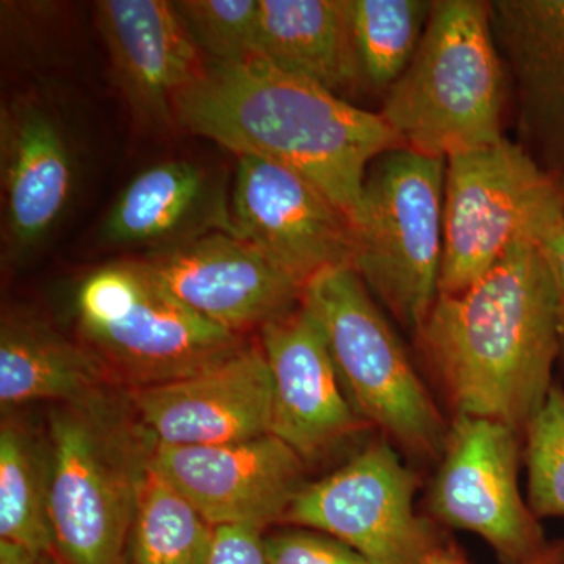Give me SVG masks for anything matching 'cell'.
<instances>
[{
    "label": "cell",
    "mask_w": 564,
    "mask_h": 564,
    "mask_svg": "<svg viewBox=\"0 0 564 564\" xmlns=\"http://www.w3.org/2000/svg\"><path fill=\"white\" fill-rule=\"evenodd\" d=\"M302 306L317 323L352 410L400 447L443 456L448 429L372 293L351 267L307 282Z\"/></svg>",
    "instance_id": "52a82bcc"
},
{
    "label": "cell",
    "mask_w": 564,
    "mask_h": 564,
    "mask_svg": "<svg viewBox=\"0 0 564 564\" xmlns=\"http://www.w3.org/2000/svg\"><path fill=\"white\" fill-rule=\"evenodd\" d=\"M551 270L556 299L558 362L564 367V209L545 223L534 237Z\"/></svg>",
    "instance_id": "f1b7e54d"
},
{
    "label": "cell",
    "mask_w": 564,
    "mask_h": 564,
    "mask_svg": "<svg viewBox=\"0 0 564 564\" xmlns=\"http://www.w3.org/2000/svg\"><path fill=\"white\" fill-rule=\"evenodd\" d=\"M254 57L350 102L364 93L348 0H259Z\"/></svg>",
    "instance_id": "ffe728a7"
},
{
    "label": "cell",
    "mask_w": 564,
    "mask_h": 564,
    "mask_svg": "<svg viewBox=\"0 0 564 564\" xmlns=\"http://www.w3.org/2000/svg\"><path fill=\"white\" fill-rule=\"evenodd\" d=\"M417 478L386 441L303 486L284 521L336 538L372 564H430L445 551L414 511Z\"/></svg>",
    "instance_id": "9c48e42d"
},
{
    "label": "cell",
    "mask_w": 564,
    "mask_h": 564,
    "mask_svg": "<svg viewBox=\"0 0 564 564\" xmlns=\"http://www.w3.org/2000/svg\"><path fill=\"white\" fill-rule=\"evenodd\" d=\"M110 383L96 356L50 323L24 311H7L0 326V404L74 403Z\"/></svg>",
    "instance_id": "44dd1931"
},
{
    "label": "cell",
    "mask_w": 564,
    "mask_h": 564,
    "mask_svg": "<svg viewBox=\"0 0 564 564\" xmlns=\"http://www.w3.org/2000/svg\"><path fill=\"white\" fill-rule=\"evenodd\" d=\"M261 345L273 381L270 434L307 463L361 430L366 422L352 410L325 337L303 306L263 326Z\"/></svg>",
    "instance_id": "2e32d148"
},
{
    "label": "cell",
    "mask_w": 564,
    "mask_h": 564,
    "mask_svg": "<svg viewBox=\"0 0 564 564\" xmlns=\"http://www.w3.org/2000/svg\"><path fill=\"white\" fill-rule=\"evenodd\" d=\"M231 234L303 284L351 267L350 217L314 184L278 163L240 155L229 192Z\"/></svg>",
    "instance_id": "8fae6325"
},
{
    "label": "cell",
    "mask_w": 564,
    "mask_h": 564,
    "mask_svg": "<svg viewBox=\"0 0 564 564\" xmlns=\"http://www.w3.org/2000/svg\"><path fill=\"white\" fill-rule=\"evenodd\" d=\"M563 209V188L507 137L448 158L440 295L469 289Z\"/></svg>",
    "instance_id": "ba28073f"
},
{
    "label": "cell",
    "mask_w": 564,
    "mask_h": 564,
    "mask_svg": "<svg viewBox=\"0 0 564 564\" xmlns=\"http://www.w3.org/2000/svg\"><path fill=\"white\" fill-rule=\"evenodd\" d=\"M176 124L307 177L348 215L375 159L403 148L378 111L259 57L206 62L174 102Z\"/></svg>",
    "instance_id": "6da1fadb"
},
{
    "label": "cell",
    "mask_w": 564,
    "mask_h": 564,
    "mask_svg": "<svg viewBox=\"0 0 564 564\" xmlns=\"http://www.w3.org/2000/svg\"><path fill=\"white\" fill-rule=\"evenodd\" d=\"M265 551L270 564H372L336 538L307 529L269 534Z\"/></svg>",
    "instance_id": "4316f807"
},
{
    "label": "cell",
    "mask_w": 564,
    "mask_h": 564,
    "mask_svg": "<svg viewBox=\"0 0 564 564\" xmlns=\"http://www.w3.org/2000/svg\"><path fill=\"white\" fill-rule=\"evenodd\" d=\"M0 564H65L55 552H31L0 543Z\"/></svg>",
    "instance_id": "f546056e"
},
{
    "label": "cell",
    "mask_w": 564,
    "mask_h": 564,
    "mask_svg": "<svg viewBox=\"0 0 564 564\" xmlns=\"http://www.w3.org/2000/svg\"><path fill=\"white\" fill-rule=\"evenodd\" d=\"M80 343L110 383L148 388L191 377L243 348L240 334L177 302L140 259L99 267L76 296Z\"/></svg>",
    "instance_id": "8992f818"
},
{
    "label": "cell",
    "mask_w": 564,
    "mask_h": 564,
    "mask_svg": "<svg viewBox=\"0 0 564 564\" xmlns=\"http://www.w3.org/2000/svg\"><path fill=\"white\" fill-rule=\"evenodd\" d=\"M204 564H270L262 530L243 525L214 527Z\"/></svg>",
    "instance_id": "83f0119b"
},
{
    "label": "cell",
    "mask_w": 564,
    "mask_h": 564,
    "mask_svg": "<svg viewBox=\"0 0 564 564\" xmlns=\"http://www.w3.org/2000/svg\"><path fill=\"white\" fill-rule=\"evenodd\" d=\"M98 393L50 414V518L65 564H124L151 444Z\"/></svg>",
    "instance_id": "277c9868"
},
{
    "label": "cell",
    "mask_w": 564,
    "mask_h": 564,
    "mask_svg": "<svg viewBox=\"0 0 564 564\" xmlns=\"http://www.w3.org/2000/svg\"><path fill=\"white\" fill-rule=\"evenodd\" d=\"M521 440L505 423L456 415L430 494L437 519L484 538L503 564L524 562L547 543L519 491Z\"/></svg>",
    "instance_id": "30bf717a"
},
{
    "label": "cell",
    "mask_w": 564,
    "mask_h": 564,
    "mask_svg": "<svg viewBox=\"0 0 564 564\" xmlns=\"http://www.w3.org/2000/svg\"><path fill=\"white\" fill-rule=\"evenodd\" d=\"M433 0H348L364 93L383 101L413 61Z\"/></svg>",
    "instance_id": "603a6c76"
},
{
    "label": "cell",
    "mask_w": 564,
    "mask_h": 564,
    "mask_svg": "<svg viewBox=\"0 0 564 564\" xmlns=\"http://www.w3.org/2000/svg\"><path fill=\"white\" fill-rule=\"evenodd\" d=\"M430 564H466L459 558V555L456 552L451 551V549H445L444 552H441L440 555L434 556Z\"/></svg>",
    "instance_id": "1f68e13d"
},
{
    "label": "cell",
    "mask_w": 564,
    "mask_h": 564,
    "mask_svg": "<svg viewBox=\"0 0 564 564\" xmlns=\"http://www.w3.org/2000/svg\"><path fill=\"white\" fill-rule=\"evenodd\" d=\"M419 339L456 415L524 436L554 386L560 351L554 281L538 243L519 239L469 289L437 296Z\"/></svg>",
    "instance_id": "7a4b0ae2"
},
{
    "label": "cell",
    "mask_w": 564,
    "mask_h": 564,
    "mask_svg": "<svg viewBox=\"0 0 564 564\" xmlns=\"http://www.w3.org/2000/svg\"><path fill=\"white\" fill-rule=\"evenodd\" d=\"M77 169L73 137L54 104L33 93L3 104L0 182L7 258L20 262L57 229L76 192Z\"/></svg>",
    "instance_id": "9a60e30c"
},
{
    "label": "cell",
    "mask_w": 564,
    "mask_h": 564,
    "mask_svg": "<svg viewBox=\"0 0 564 564\" xmlns=\"http://www.w3.org/2000/svg\"><path fill=\"white\" fill-rule=\"evenodd\" d=\"M46 447V445H44ZM22 423L0 429V543L55 552L50 518L51 448Z\"/></svg>",
    "instance_id": "7402d4cb"
},
{
    "label": "cell",
    "mask_w": 564,
    "mask_h": 564,
    "mask_svg": "<svg viewBox=\"0 0 564 564\" xmlns=\"http://www.w3.org/2000/svg\"><path fill=\"white\" fill-rule=\"evenodd\" d=\"M214 231L231 232L225 185L199 163L169 161L143 170L122 188L101 236L111 247L152 252Z\"/></svg>",
    "instance_id": "d6986e66"
},
{
    "label": "cell",
    "mask_w": 564,
    "mask_h": 564,
    "mask_svg": "<svg viewBox=\"0 0 564 564\" xmlns=\"http://www.w3.org/2000/svg\"><path fill=\"white\" fill-rule=\"evenodd\" d=\"M529 507L538 518L564 516V389L552 386L524 434Z\"/></svg>",
    "instance_id": "d4e9b609"
},
{
    "label": "cell",
    "mask_w": 564,
    "mask_h": 564,
    "mask_svg": "<svg viewBox=\"0 0 564 564\" xmlns=\"http://www.w3.org/2000/svg\"><path fill=\"white\" fill-rule=\"evenodd\" d=\"M148 464L210 525L265 530L284 521L306 463L273 434L202 447L151 445Z\"/></svg>",
    "instance_id": "5bb4252c"
},
{
    "label": "cell",
    "mask_w": 564,
    "mask_h": 564,
    "mask_svg": "<svg viewBox=\"0 0 564 564\" xmlns=\"http://www.w3.org/2000/svg\"><path fill=\"white\" fill-rule=\"evenodd\" d=\"M174 7L209 62L254 57L259 0H180Z\"/></svg>",
    "instance_id": "484cf974"
},
{
    "label": "cell",
    "mask_w": 564,
    "mask_h": 564,
    "mask_svg": "<svg viewBox=\"0 0 564 564\" xmlns=\"http://www.w3.org/2000/svg\"><path fill=\"white\" fill-rule=\"evenodd\" d=\"M214 525L148 464L124 564H204Z\"/></svg>",
    "instance_id": "cb8c5ba5"
},
{
    "label": "cell",
    "mask_w": 564,
    "mask_h": 564,
    "mask_svg": "<svg viewBox=\"0 0 564 564\" xmlns=\"http://www.w3.org/2000/svg\"><path fill=\"white\" fill-rule=\"evenodd\" d=\"M137 425L151 445L202 447L270 434L273 381L262 345H245L209 369L132 389Z\"/></svg>",
    "instance_id": "4fadbf2b"
},
{
    "label": "cell",
    "mask_w": 564,
    "mask_h": 564,
    "mask_svg": "<svg viewBox=\"0 0 564 564\" xmlns=\"http://www.w3.org/2000/svg\"><path fill=\"white\" fill-rule=\"evenodd\" d=\"M518 564H564V540L547 541L536 554Z\"/></svg>",
    "instance_id": "4dcf8cb0"
},
{
    "label": "cell",
    "mask_w": 564,
    "mask_h": 564,
    "mask_svg": "<svg viewBox=\"0 0 564 564\" xmlns=\"http://www.w3.org/2000/svg\"><path fill=\"white\" fill-rule=\"evenodd\" d=\"M140 261L177 302L240 336L299 310L306 289L258 248L226 231L144 252Z\"/></svg>",
    "instance_id": "7c38bea8"
},
{
    "label": "cell",
    "mask_w": 564,
    "mask_h": 564,
    "mask_svg": "<svg viewBox=\"0 0 564 564\" xmlns=\"http://www.w3.org/2000/svg\"><path fill=\"white\" fill-rule=\"evenodd\" d=\"M489 10L513 80L516 143L564 191V0H492Z\"/></svg>",
    "instance_id": "ac0fdd59"
},
{
    "label": "cell",
    "mask_w": 564,
    "mask_h": 564,
    "mask_svg": "<svg viewBox=\"0 0 564 564\" xmlns=\"http://www.w3.org/2000/svg\"><path fill=\"white\" fill-rule=\"evenodd\" d=\"M507 74L489 2L433 0L417 52L378 113L404 148L447 161L505 139Z\"/></svg>",
    "instance_id": "3957f363"
},
{
    "label": "cell",
    "mask_w": 564,
    "mask_h": 564,
    "mask_svg": "<svg viewBox=\"0 0 564 564\" xmlns=\"http://www.w3.org/2000/svg\"><path fill=\"white\" fill-rule=\"evenodd\" d=\"M444 185V159L395 148L370 165L350 218L351 269L417 337L440 296Z\"/></svg>",
    "instance_id": "5b68a950"
},
{
    "label": "cell",
    "mask_w": 564,
    "mask_h": 564,
    "mask_svg": "<svg viewBox=\"0 0 564 564\" xmlns=\"http://www.w3.org/2000/svg\"><path fill=\"white\" fill-rule=\"evenodd\" d=\"M95 24L133 118L151 131L176 124L174 102L206 62L169 0H102Z\"/></svg>",
    "instance_id": "e0dca14e"
}]
</instances>
